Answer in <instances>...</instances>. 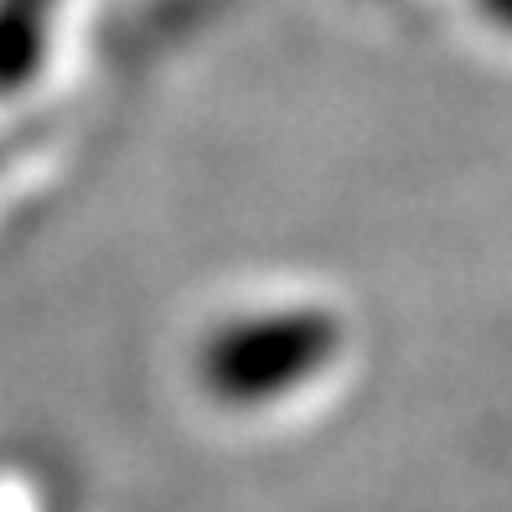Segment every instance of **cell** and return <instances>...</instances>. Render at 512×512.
<instances>
[{
	"mask_svg": "<svg viewBox=\"0 0 512 512\" xmlns=\"http://www.w3.org/2000/svg\"><path fill=\"white\" fill-rule=\"evenodd\" d=\"M342 331L316 306L244 311L223 321L197 352V378L218 404L254 409L306 388L337 352Z\"/></svg>",
	"mask_w": 512,
	"mask_h": 512,
	"instance_id": "6da1fadb",
	"label": "cell"
}]
</instances>
